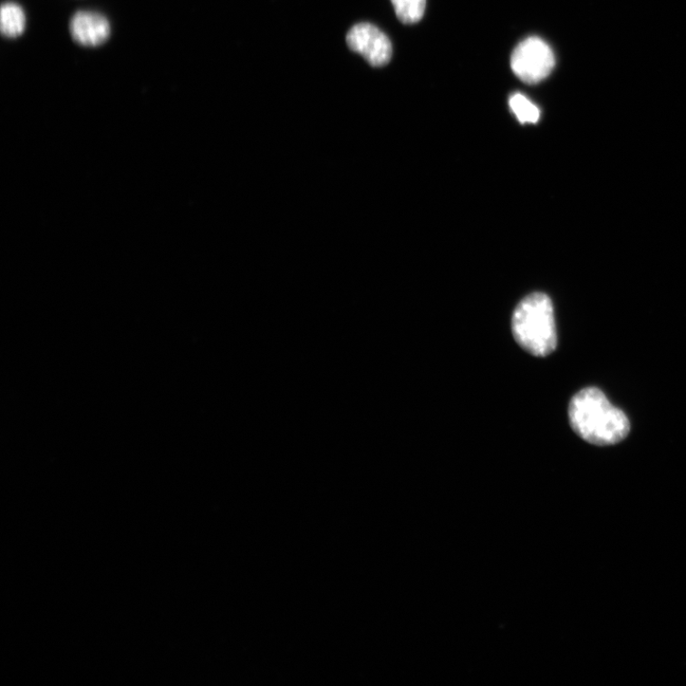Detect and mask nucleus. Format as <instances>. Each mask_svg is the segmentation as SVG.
<instances>
[{"label":"nucleus","instance_id":"1","mask_svg":"<svg viewBox=\"0 0 686 686\" xmlns=\"http://www.w3.org/2000/svg\"><path fill=\"white\" fill-rule=\"evenodd\" d=\"M568 415L574 432L599 447L619 443L630 432L626 415L595 387L585 388L572 398Z\"/></svg>","mask_w":686,"mask_h":686},{"label":"nucleus","instance_id":"2","mask_svg":"<svg viewBox=\"0 0 686 686\" xmlns=\"http://www.w3.org/2000/svg\"><path fill=\"white\" fill-rule=\"evenodd\" d=\"M512 333L517 343L529 354L550 355L557 346L558 337L549 296L533 293L518 304L512 317Z\"/></svg>","mask_w":686,"mask_h":686},{"label":"nucleus","instance_id":"3","mask_svg":"<svg viewBox=\"0 0 686 686\" xmlns=\"http://www.w3.org/2000/svg\"><path fill=\"white\" fill-rule=\"evenodd\" d=\"M555 63L551 47L536 36L518 44L511 57L515 75L529 84L539 83L546 79L554 69Z\"/></svg>","mask_w":686,"mask_h":686},{"label":"nucleus","instance_id":"4","mask_svg":"<svg viewBox=\"0 0 686 686\" xmlns=\"http://www.w3.org/2000/svg\"><path fill=\"white\" fill-rule=\"evenodd\" d=\"M348 47L362 55L374 67L386 65L392 58V44L388 36L376 26L360 24L348 32Z\"/></svg>","mask_w":686,"mask_h":686},{"label":"nucleus","instance_id":"5","mask_svg":"<svg viewBox=\"0 0 686 686\" xmlns=\"http://www.w3.org/2000/svg\"><path fill=\"white\" fill-rule=\"evenodd\" d=\"M69 32L72 40L78 45L95 48L108 42L112 29L104 14L95 11H79L71 17Z\"/></svg>","mask_w":686,"mask_h":686},{"label":"nucleus","instance_id":"6","mask_svg":"<svg viewBox=\"0 0 686 686\" xmlns=\"http://www.w3.org/2000/svg\"><path fill=\"white\" fill-rule=\"evenodd\" d=\"M26 14L16 3L7 2L0 10V31L5 38L14 40L20 38L26 29Z\"/></svg>","mask_w":686,"mask_h":686},{"label":"nucleus","instance_id":"7","mask_svg":"<svg viewBox=\"0 0 686 686\" xmlns=\"http://www.w3.org/2000/svg\"><path fill=\"white\" fill-rule=\"evenodd\" d=\"M391 2L402 24H417L424 14L426 0H391Z\"/></svg>","mask_w":686,"mask_h":686},{"label":"nucleus","instance_id":"8","mask_svg":"<svg viewBox=\"0 0 686 686\" xmlns=\"http://www.w3.org/2000/svg\"><path fill=\"white\" fill-rule=\"evenodd\" d=\"M512 112L522 123H536L540 120L541 112L534 103L522 94H515L509 100Z\"/></svg>","mask_w":686,"mask_h":686}]
</instances>
